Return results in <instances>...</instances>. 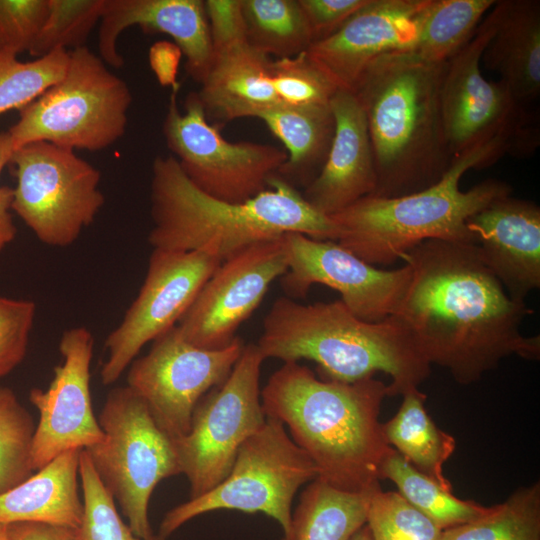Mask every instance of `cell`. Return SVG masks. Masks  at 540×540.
Returning <instances> with one entry per match:
<instances>
[{"label": "cell", "instance_id": "obj_12", "mask_svg": "<svg viewBox=\"0 0 540 540\" xmlns=\"http://www.w3.org/2000/svg\"><path fill=\"white\" fill-rule=\"evenodd\" d=\"M265 358L256 344L244 346L227 379L197 403L187 434L173 439L189 499L214 489L229 474L241 445L265 423L260 372Z\"/></svg>", "mask_w": 540, "mask_h": 540}, {"label": "cell", "instance_id": "obj_33", "mask_svg": "<svg viewBox=\"0 0 540 540\" xmlns=\"http://www.w3.org/2000/svg\"><path fill=\"white\" fill-rule=\"evenodd\" d=\"M11 51H0V114L21 109L41 96L65 75L69 50L22 62Z\"/></svg>", "mask_w": 540, "mask_h": 540}, {"label": "cell", "instance_id": "obj_10", "mask_svg": "<svg viewBox=\"0 0 540 540\" xmlns=\"http://www.w3.org/2000/svg\"><path fill=\"white\" fill-rule=\"evenodd\" d=\"M12 211L42 243L73 244L105 203L101 172L75 150L46 141L14 150Z\"/></svg>", "mask_w": 540, "mask_h": 540}, {"label": "cell", "instance_id": "obj_45", "mask_svg": "<svg viewBox=\"0 0 540 540\" xmlns=\"http://www.w3.org/2000/svg\"><path fill=\"white\" fill-rule=\"evenodd\" d=\"M349 540H373L370 530L365 524Z\"/></svg>", "mask_w": 540, "mask_h": 540}, {"label": "cell", "instance_id": "obj_20", "mask_svg": "<svg viewBox=\"0 0 540 540\" xmlns=\"http://www.w3.org/2000/svg\"><path fill=\"white\" fill-rule=\"evenodd\" d=\"M467 226L507 294L525 302L540 287V207L508 195L470 217Z\"/></svg>", "mask_w": 540, "mask_h": 540}, {"label": "cell", "instance_id": "obj_36", "mask_svg": "<svg viewBox=\"0 0 540 540\" xmlns=\"http://www.w3.org/2000/svg\"><path fill=\"white\" fill-rule=\"evenodd\" d=\"M366 525L373 540H438L442 530L398 492L374 488Z\"/></svg>", "mask_w": 540, "mask_h": 540}, {"label": "cell", "instance_id": "obj_5", "mask_svg": "<svg viewBox=\"0 0 540 540\" xmlns=\"http://www.w3.org/2000/svg\"><path fill=\"white\" fill-rule=\"evenodd\" d=\"M265 359L317 363L326 379L353 383L383 372L388 396L419 388L431 365L400 322L356 317L341 300L301 304L280 297L263 320L256 344Z\"/></svg>", "mask_w": 540, "mask_h": 540}, {"label": "cell", "instance_id": "obj_15", "mask_svg": "<svg viewBox=\"0 0 540 540\" xmlns=\"http://www.w3.org/2000/svg\"><path fill=\"white\" fill-rule=\"evenodd\" d=\"M221 262L211 250L153 249L138 295L105 340L103 385L116 382L148 342L177 325Z\"/></svg>", "mask_w": 540, "mask_h": 540}, {"label": "cell", "instance_id": "obj_23", "mask_svg": "<svg viewBox=\"0 0 540 540\" xmlns=\"http://www.w3.org/2000/svg\"><path fill=\"white\" fill-rule=\"evenodd\" d=\"M271 59L246 37L212 45V60L197 96L208 120L223 123L259 117L280 104L271 80Z\"/></svg>", "mask_w": 540, "mask_h": 540}, {"label": "cell", "instance_id": "obj_27", "mask_svg": "<svg viewBox=\"0 0 540 540\" xmlns=\"http://www.w3.org/2000/svg\"><path fill=\"white\" fill-rule=\"evenodd\" d=\"M402 396L397 413L382 423L387 443L415 469L452 490L443 474V465L456 448L455 438L440 429L429 416L425 408L426 395L419 388Z\"/></svg>", "mask_w": 540, "mask_h": 540}, {"label": "cell", "instance_id": "obj_43", "mask_svg": "<svg viewBox=\"0 0 540 540\" xmlns=\"http://www.w3.org/2000/svg\"><path fill=\"white\" fill-rule=\"evenodd\" d=\"M182 55L174 42L160 40L150 47L149 65L161 86L171 88L180 86L177 74Z\"/></svg>", "mask_w": 540, "mask_h": 540}, {"label": "cell", "instance_id": "obj_6", "mask_svg": "<svg viewBox=\"0 0 540 540\" xmlns=\"http://www.w3.org/2000/svg\"><path fill=\"white\" fill-rule=\"evenodd\" d=\"M512 145L504 137L478 144L456 156L434 185L401 197L365 196L330 216L338 243L371 265H391L427 240L476 244L467 221L493 201L511 195L502 180L486 179L467 191L460 179L470 169L495 163ZM477 245V244H476Z\"/></svg>", "mask_w": 540, "mask_h": 540}, {"label": "cell", "instance_id": "obj_31", "mask_svg": "<svg viewBox=\"0 0 540 540\" xmlns=\"http://www.w3.org/2000/svg\"><path fill=\"white\" fill-rule=\"evenodd\" d=\"M249 44L276 59L308 50L312 35L298 0H241Z\"/></svg>", "mask_w": 540, "mask_h": 540}, {"label": "cell", "instance_id": "obj_25", "mask_svg": "<svg viewBox=\"0 0 540 540\" xmlns=\"http://www.w3.org/2000/svg\"><path fill=\"white\" fill-rule=\"evenodd\" d=\"M499 6L497 28L481 60L526 107L540 94V1L501 0Z\"/></svg>", "mask_w": 540, "mask_h": 540}, {"label": "cell", "instance_id": "obj_37", "mask_svg": "<svg viewBox=\"0 0 540 540\" xmlns=\"http://www.w3.org/2000/svg\"><path fill=\"white\" fill-rule=\"evenodd\" d=\"M79 475L84 505L83 520L77 529L79 540H167L159 534L140 538L131 531L97 477L85 450L80 455Z\"/></svg>", "mask_w": 540, "mask_h": 540}, {"label": "cell", "instance_id": "obj_30", "mask_svg": "<svg viewBox=\"0 0 540 540\" xmlns=\"http://www.w3.org/2000/svg\"><path fill=\"white\" fill-rule=\"evenodd\" d=\"M379 478L392 481L398 493L441 530L473 521L490 508L454 496L452 490L415 469L392 447L381 463Z\"/></svg>", "mask_w": 540, "mask_h": 540}, {"label": "cell", "instance_id": "obj_18", "mask_svg": "<svg viewBox=\"0 0 540 540\" xmlns=\"http://www.w3.org/2000/svg\"><path fill=\"white\" fill-rule=\"evenodd\" d=\"M59 352L63 362L54 368L48 388L29 392V401L39 412L31 448L34 471L66 451L87 449L104 439L90 390L93 334L85 326L64 331Z\"/></svg>", "mask_w": 540, "mask_h": 540}, {"label": "cell", "instance_id": "obj_16", "mask_svg": "<svg viewBox=\"0 0 540 540\" xmlns=\"http://www.w3.org/2000/svg\"><path fill=\"white\" fill-rule=\"evenodd\" d=\"M288 269L280 278L290 298H302L320 284L336 290L359 319L380 322L395 314L412 277L408 263L394 270L378 269L337 241L300 233L283 236Z\"/></svg>", "mask_w": 540, "mask_h": 540}, {"label": "cell", "instance_id": "obj_11", "mask_svg": "<svg viewBox=\"0 0 540 540\" xmlns=\"http://www.w3.org/2000/svg\"><path fill=\"white\" fill-rule=\"evenodd\" d=\"M493 7L471 40L445 65L441 106L453 158L497 137L510 141L513 155H528L539 144L535 116L502 81H488L481 73L480 60L500 16L499 1Z\"/></svg>", "mask_w": 540, "mask_h": 540}, {"label": "cell", "instance_id": "obj_46", "mask_svg": "<svg viewBox=\"0 0 540 540\" xmlns=\"http://www.w3.org/2000/svg\"><path fill=\"white\" fill-rule=\"evenodd\" d=\"M0 540H10L8 524L0 523Z\"/></svg>", "mask_w": 540, "mask_h": 540}, {"label": "cell", "instance_id": "obj_19", "mask_svg": "<svg viewBox=\"0 0 540 540\" xmlns=\"http://www.w3.org/2000/svg\"><path fill=\"white\" fill-rule=\"evenodd\" d=\"M426 0H368L334 34L306 51L341 90L353 91L366 68L381 55L412 50L415 17Z\"/></svg>", "mask_w": 540, "mask_h": 540}, {"label": "cell", "instance_id": "obj_17", "mask_svg": "<svg viewBox=\"0 0 540 540\" xmlns=\"http://www.w3.org/2000/svg\"><path fill=\"white\" fill-rule=\"evenodd\" d=\"M284 236V235H283ZM283 236L254 244L222 261L177 323L183 338L204 349H221L288 269Z\"/></svg>", "mask_w": 540, "mask_h": 540}, {"label": "cell", "instance_id": "obj_2", "mask_svg": "<svg viewBox=\"0 0 540 540\" xmlns=\"http://www.w3.org/2000/svg\"><path fill=\"white\" fill-rule=\"evenodd\" d=\"M387 385L374 377L353 383L319 379L299 362H284L261 390L266 417L289 430L313 461L318 478L349 492L379 485L389 450L379 413Z\"/></svg>", "mask_w": 540, "mask_h": 540}, {"label": "cell", "instance_id": "obj_44", "mask_svg": "<svg viewBox=\"0 0 540 540\" xmlns=\"http://www.w3.org/2000/svg\"><path fill=\"white\" fill-rule=\"evenodd\" d=\"M10 540H79L77 529L39 522L8 524Z\"/></svg>", "mask_w": 540, "mask_h": 540}, {"label": "cell", "instance_id": "obj_8", "mask_svg": "<svg viewBox=\"0 0 540 540\" xmlns=\"http://www.w3.org/2000/svg\"><path fill=\"white\" fill-rule=\"evenodd\" d=\"M318 476L310 457L284 424L266 417L239 448L228 476L214 489L167 511L158 534L167 538L193 518L216 510L264 513L276 520L283 540H294L292 502L298 489Z\"/></svg>", "mask_w": 540, "mask_h": 540}, {"label": "cell", "instance_id": "obj_13", "mask_svg": "<svg viewBox=\"0 0 540 540\" xmlns=\"http://www.w3.org/2000/svg\"><path fill=\"white\" fill-rule=\"evenodd\" d=\"M180 86L172 88L163 121L168 149L189 180L204 193L226 202H246L269 187L287 161L284 149L249 141L230 142L206 117L197 93L181 113Z\"/></svg>", "mask_w": 540, "mask_h": 540}, {"label": "cell", "instance_id": "obj_22", "mask_svg": "<svg viewBox=\"0 0 540 540\" xmlns=\"http://www.w3.org/2000/svg\"><path fill=\"white\" fill-rule=\"evenodd\" d=\"M330 107L335 120L331 147L321 171L302 194L328 217L373 194L376 187L371 141L357 98L351 91L338 89Z\"/></svg>", "mask_w": 540, "mask_h": 540}, {"label": "cell", "instance_id": "obj_7", "mask_svg": "<svg viewBox=\"0 0 540 540\" xmlns=\"http://www.w3.org/2000/svg\"><path fill=\"white\" fill-rule=\"evenodd\" d=\"M133 98L127 83L87 46L69 50L64 77L19 109L9 129L13 149L46 141L73 150H104L126 132Z\"/></svg>", "mask_w": 540, "mask_h": 540}, {"label": "cell", "instance_id": "obj_29", "mask_svg": "<svg viewBox=\"0 0 540 540\" xmlns=\"http://www.w3.org/2000/svg\"><path fill=\"white\" fill-rule=\"evenodd\" d=\"M494 0H426L415 17L414 51L424 61L445 63L474 36Z\"/></svg>", "mask_w": 540, "mask_h": 540}, {"label": "cell", "instance_id": "obj_4", "mask_svg": "<svg viewBox=\"0 0 540 540\" xmlns=\"http://www.w3.org/2000/svg\"><path fill=\"white\" fill-rule=\"evenodd\" d=\"M153 249L211 250L224 261L287 233L338 241L339 229L288 181L275 175L269 187L243 203L216 199L197 188L173 155L156 156L150 186Z\"/></svg>", "mask_w": 540, "mask_h": 540}, {"label": "cell", "instance_id": "obj_14", "mask_svg": "<svg viewBox=\"0 0 540 540\" xmlns=\"http://www.w3.org/2000/svg\"><path fill=\"white\" fill-rule=\"evenodd\" d=\"M245 344L236 337L221 349L186 341L177 326L152 341L149 352L129 365L127 386L147 406L158 427L172 440L188 433L199 400L222 384Z\"/></svg>", "mask_w": 540, "mask_h": 540}, {"label": "cell", "instance_id": "obj_21", "mask_svg": "<svg viewBox=\"0 0 540 540\" xmlns=\"http://www.w3.org/2000/svg\"><path fill=\"white\" fill-rule=\"evenodd\" d=\"M138 25L146 33L173 38L186 58L189 76L201 83L212 60L209 23L202 0H105L98 31L100 58L114 68L124 59L117 42L127 28Z\"/></svg>", "mask_w": 540, "mask_h": 540}, {"label": "cell", "instance_id": "obj_28", "mask_svg": "<svg viewBox=\"0 0 540 540\" xmlns=\"http://www.w3.org/2000/svg\"><path fill=\"white\" fill-rule=\"evenodd\" d=\"M371 491L349 492L315 478L292 514L294 540H349L366 524Z\"/></svg>", "mask_w": 540, "mask_h": 540}, {"label": "cell", "instance_id": "obj_41", "mask_svg": "<svg viewBox=\"0 0 540 540\" xmlns=\"http://www.w3.org/2000/svg\"><path fill=\"white\" fill-rule=\"evenodd\" d=\"M313 43L334 34L368 0H298Z\"/></svg>", "mask_w": 540, "mask_h": 540}, {"label": "cell", "instance_id": "obj_3", "mask_svg": "<svg viewBox=\"0 0 540 540\" xmlns=\"http://www.w3.org/2000/svg\"><path fill=\"white\" fill-rule=\"evenodd\" d=\"M445 63L397 50L375 59L352 93L365 115L376 187L373 196L394 198L424 190L450 168L442 116Z\"/></svg>", "mask_w": 540, "mask_h": 540}, {"label": "cell", "instance_id": "obj_32", "mask_svg": "<svg viewBox=\"0 0 540 540\" xmlns=\"http://www.w3.org/2000/svg\"><path fill=\"white\" fill-rule=\"evenodd\" d=\"M438 540H540V484L516 490L473 520L442 530Z\"/></svg>", "mask_w": 540, "mask_h": 540}, {"label": "cell", "instance_id": "obj_35", "mask_svg": "<svg viewBox=\"0 0 540 540\" xmlns=\"http://www.w3.org/2000/svg\"><path fill=\"white\" fill-rule=\"evenodd\" d=\"M104 5L105 0H48L46 18L29 55L40 58L57 49L86 46Z\"/></svg>", "mask_w": 540, "mask_h": 540}, {"label": "cell", "instance_id": "obj_34", "mask_svg": "<svg viewBox=\"0 0 540 540\" xmlns=\"http://www.w3.org/2000/svg\"><path fill=\"white\" fill-rule=\"evenodd\" d=\"M35 423L9 387H0V494L33 474L31 448Z\"/></svg>", "mask_w": 540, "mask_h": 540}, {"label": "cell", "instance_id": "obj_38", "mask_svg": "<svg viewBox=\"0 0 540 540\" xmlns=\"http://www.w3.org/2000/svg\"><path fill=\"white\" fill-rule=\"evenodd\" d=\"M271 80L280 104L328 105L338 88L307 52L271 61Z\"/></svg>", "mask_w": 540, "mask_h": 540}, {"label": "cell", "instance_id": "obj_39", "mask_svg": "<svg viewBox=\"0 0 540 540\" xmlns=\"http://www.w3.org/2000/svg\"><path fill=\"white\" fill-rule=\"evenodd\" d=\"M35 314L32 300L0 296V378L25 358Z\"/></svg>", "mask_w": 540, "mask_h": 540}, {"label": "cell", "instance_id": "obj_24", "mask_svg": "<svg viewBox=\"0 0 540 540\" xmlns=\"http://www.w3.org/2000/svg\"><path fill=\"white\" fill-rule=\"evenodd\" d=\"M81 449L66 451L14 488L0 494V523L39 522L78 529Z\"/></svg>", "mask_w": 540, "mask_h": 540}, {"label": "cell", "instance_id": "obj_42", "mask_svg": "<svg viewBox=\"0 0 540 540\" xmlns=\"http://www.w3.org/2000/svg\"><path fill=\"white\" fill-rule=\"evenodd\" d=\"M14 152L10 135L0 131V175ZM13 188L0 185V255L16 236L17 228L12 216Z\"/></svg>", "mask_w": 540, "mask_h": 540}, {"label": "cell", "instance_id": "obj_26", "mask_svg": "<svg viewBox=\"0 0 540 540\" xmlns=\"http://www.w3.org/2000/svg\"><path fill=\"white\" fill-rule=\"evenodd\" d=\"M284 145L287 161L278 176L305 187L321 171L334 136L335 120L328 105L288 106L278 104L259 117Z\"/></svg>", "mask_w": 540, "mask_h": 540}, {"label": "cell", "instance_id": "obj_40", "mask_svg": "<svg viewBox=\"0 0 540 540\" xmlns=\"http://www.w3.org/2000/svg\"><path fill=\"white\" fill-rule=\"evenodd\" d=\"M48 11V0H0V51L29 52Z\"/></svg>", "mask_w": 540, "mask_h": 540}, {"label": "cell", "instance_id": "obj_9", "mask_svg": "<svg viewBox=\"0 0 540 540\" xmlns=\"http://www.w3.org/2000/svg\"><path fill=\"white\" fill-rule=\"evenodd\" d=\"M98 423L104 439L83 450L131 531L147 538L153 534L149 503L155 487L180 474L173 440L127 385L108 392Z\"/></svg>", "mask_w": 540, "mask_h": 540}, {"label": "cell", "instance_id": "obj_1", "mask_svg": "<svg viewBox=\"0 0 540 540\" xmlns=\"http://www.w3.org/2000/svg\"><path fill=\"white\" fill-rule=\"evenodd\" d=\"M402 260L412 277L392 316L430 365L469 385L509 356L539 359L540 336L521 332L533 310L507 294L476 244L427 240Z\"/></svg>", "mask_w": 540, "mask_h": 540}]
</instances>
